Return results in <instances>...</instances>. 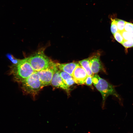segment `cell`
<instances>
[{"instance_id": "1", "label": "cell", "mask_w": 133, "mask_h": 133, "mask_svg": "<svg viewBox=\"0 0 133 133\" xmlns=\"http://www.w3.org/2000/svg\"><path fill=\"white\" fill-rule=\"evenodd\" d=\"M92 80L95 87L101 93L103 105L107 98L109 96L112 95L117 99L120 105H123V99L116 92L114 85L97 74L94 75Z\"/></svg>"}, {"instance_id": "2", "label": "cell", "mask_w": 133, "mask_h": 133, "mask_svg": "<svg viewBox=\"0 0 133 133\" xmlns=\"http://www.w3.org/2000/svg\"><path fill=\"white\" fill-rule=\"evenodd\" d=\"M35 72L27 58L19 60L17 64L11 66L10 73L15 81L21 83Z\"/></svg>"}, {"instance_id": "3", "label": "cell", "mask_w": 133, "mask_h": 133, "mask_svg": "<svg viewBox=\"0 0 133 133\" xmlns=\"http://www.w3.org/2000/svg\"><path fill=\"white\" fill-rule=\"evenodd\" d=\"M27 58L35 72L47 69L53 66L55 64L42 51L37 52Z\"/></svg>"}, {"instance_id": "4", "label": "cell", "mask_w": 133, "mask_h": 133, "mask_svg": "<svg viewBox=\"0 0 133 133\" xmlns=\"http://www.w3.org/2000/svg\"><path fill=\"white\" fill-rule=\"evenodd\" d=\"M21 83L23 92L33 96L36 95L43 88L39 76L35 72Z\"/></svg>"}, {"instance_id": "5", "label": "cell", "mask_w": 133, "mask_h": 133, "mask_svg": "<svg viewBox=\"0 0 133 133\" xmlns=\"http://www.w3.org/2000/svg\"><path fill=\"white\" fill-rule=\"evenodd\" d=\"M58 68L57 63L45 69L35 72L39 77L43 88L51 85V80L55 71Z\"/></svg>"}, {"instance_id": "6", "label": "cell", "mask_w": 133, "mask_h": 133, "mask_svg": "<svg viewBox=\"0 0 133 133\" xmlns=\"http://www.w3.org/2000/svg\"><path fill=\"white\" fill-rule=\"evenodd\" d=\"M87 76L85 70L80 65L75 68L72 75L75 83L78 85L84 84Z\"/></svg>"}, {"instance_id": "7", "label": "cell", "mask_w": 133, "mask_h": 133, "mask_svg": "<svg viewBox=\"0 0 133 133\" xmlns=\"http://www.w3.org/2000/svg\"><path fill=\"white\" fill-rule=\"evenodd\" d=\"M57 69L55 72L52 78L51 85L53 86L62 89L68 94L69 92V87L64 82L60 74V70Z\"/></svg>"}, {"instance_id": "8", "label": "cell", "mask_w": 133, "mask_h": 133, "mask_svg": "<svg viewBox=\"0 0 133 133\" xmlns=\"http://www.w3.org/2000/svg\"><path fill=\"white\" fill-rule=\"evenodd\" d=\"M100 55L99 53L89 58V63L91 69L94 74H96L103 69L100 59Z\"/></svg>"}, {"instance_id": "9", "label": "cell", "mask_w": 133, "mask_h": 133, "mask_svg": "<svg viewBox=\"0 0 133 133\" xmlns=\"http://www.w3.org/2000/svg\"><path fill=\"white\" fill-rule=\"evenodd\" d=\"M80 65L79 63L77 62L67 64L57 63V66L60 70L66 72L72 76L75 69L77 66Z\"/></svg>"}, {"instance_id": "10", "label": "cell", "mask_w": 133, "mask_h": 133, "mask_svg": "<svg viewBox=\"0 0 133 133\" xmlns=\"http://www.w3.org/2000/svg\"><path fill=\"white\" fill-rule=\"evenodd\" d=\"M60 74L64 82L68 86L70 87L75 83L72 76L60 70Z\"/></svg>"}, {"instance_id": "11", "label": "cell", "mask_w": 133, "mask_h": 133, "mask_svg": "<svg viewBox=\"0 0 133 133\" xmlns=\"http://www.w3.org/2000/svg\"><path fill=\"white\" fill-rule=\"evenodd\" d=\"M79 63L85 70L88 76H93L94 74L93 73L90 67L89 58L80 61Z\"/></svg>"}, {"instance_id": "12", "label": "cell", "mask_w": 133, "mask_h": 133, "mask_svg": "<svg viewBox=\"0 0 133 133\" xmlns=\"http://www.w3.org/2000/svg\"><path fill=\"white\" fill-rule=\"evenodd\" d=\"M115 20L116 24L118 31L122 32L124 31L126 22L123 20L117 18L115 19Z\"/></svg>"}, {"instance_id": "13", "label": "cell", "mask_w": 133, "mask_h": 133, "mask_svg": "<svg viewBox=\"0 0 133 133\" xmlns=\"http://www.w3.org/2000/svg\"><path fill=\"white\" fill-rule=\"evenodd\" d=\"M111 30L112 34L114 35L118 31L117 26L115 19L111 18Z\"/></svg>"}, {"instance_id": "14", "label": "cell", "mask_w": 133, "mask_h": 133, "mask_svg": "<svg viewBox=\"0 0 133 133\" xmlns=\"http://www.w3.org/2000/svg\"><path fill=\"white\" fill-rule=\"evenodd\" d=\"M113 35L116 40L119 43L122 44L124 39L121 32L118 31Z\"/></svg>"}, {"instance_id": "15", "label": "cell", "mask_w": 133, "mask_h": 133, "mask_svg": "<svg viewBox=\"0 0 133 133\" xmlns=\"http://www.w3.org/2000/svg\"><path fill=\"white\" fill-rule=\"evenodd\" d=\"M124 30L130 33L133 36V24L126 22Z\"/></svg>"}, {"instance_id": "16", "label": "cell", "mask_w": 133, "mask_h": 133, "mask_svg": "<svg viewBox=\"0 0 133 133\" xmlns=\"http://www.w3.org/2000/svg\"><path fill=\"white\" fill-rule=\"evenodd\" d=\"M124 40H127L133 39V36L130 33L124 30L121 32Z\"/></svg>"}, {"instance_id": "17", "label": "cell", "mask_w": 133, "mask_h": 133, "mask_svg": "<svg viewBox=\"0 0 133 133\" xmlns=\"http://www.w3.org/2000/svg\"><path fill=\"white\" fill-rule=\"evenodd\" d=\"M125 48H128L133 47V39L127 40H124L121 44Z\"/></svg>"}, {"instance_id": "18", "label": "cell", "mask_w": 133, "mask_h": 133, "mask_svg": "<svg viewBox=\"0 0 133 133\" xmlns=\"http://www.w3.org/2000/svg\"><path fill=\"white\" fill-rule=\"evenodd\" d=\"M6 56L14 64H17L18 61V60L15 58L12 55L10 54H7Z\"/></svg>"}, {"instance_id": "19", "label": "cell", "mask_w": 133, "mask_h": 133, "mask_svg": "<svg viewBox=\"0 0 133 133\" xmlns=\"http://www.w3.org/2000/svg\"><path fill=\"white\" fill-rule=\"evenodd\" d=\"M93 77L88 76L85 81V84L88 86H90L93 83L92 79Z\"/></svg>"}]
</instances>
